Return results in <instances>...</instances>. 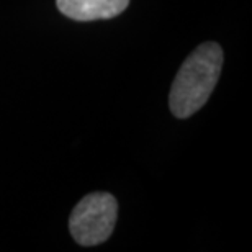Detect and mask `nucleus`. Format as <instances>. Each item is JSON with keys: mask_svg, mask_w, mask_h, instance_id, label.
Here are the masks:
<instances>
[{"mask_svg": "<svg viewBox=\"0 0 252 252\" xmlns=\"http://www.w3.org/2000/svg\"><path fill=\"white\" fill-rule=\"evenodd\" d=\"M118 203L107 191L85 195L70 213L69 229L80 246H97L105 243L117 223Z\"/></svg>", "mask_w": 252, "mask_h": 252, "instance_id": "2", "label": "nucleus"}, {"mask_svg": "<svg viewBox=\"0 0 252 252\" xmlns=\"http://www.w3.org/2000/svg\"><path fill=\"white\" fill-rule=\"evenodd\" d=\"M223 67V49L203 43L185 59L169 95V107L177 118H189L203 107L218 84Z\"/></svg>", "mask_w": 252, "mask_h": 252, "instance_id": "1", "label": "nucleus"}, {"mask_svg": "<svg viewBox=\"0 0 252 252\" xmlns=\"http://www.w3.org/2000/svg\"><path fill=\"white\" fill-rule=\"evenodd\" d=\"M59 12L75 22L108 20L123 13L129 0H56Z\"/></svg>", "mask_w": 252, "mask_h": 252, "instance_id": "3", "label": "nucleus"}]
</instances>
